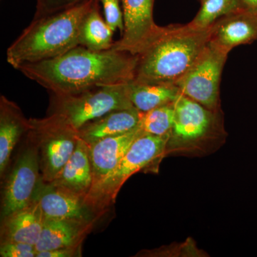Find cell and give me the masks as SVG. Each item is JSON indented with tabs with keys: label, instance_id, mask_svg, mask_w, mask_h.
Masks as SVG:
<instances>
[{
	"label": "cell",
	"instance_id": "25",
	"mask_svg": "<svg viewBox=\"0 0 257 257\" xmlns=\"http://www.w3.org/2000/svg\"><path fill=\"white\" fill-rule=\"evenodd\" d=\"M35 245L21 242H0L1 257H37Z\"/></svg>",
	"mask_w": 257,
	"mask_h": 257
},
{
	"label": "cell",
	"instance_id": "1",
	"mask_svg": "<svg viewBox=\"0 0 257 257\" xmlns=\"http://www.w3.org/2000/svg\"><path fill=\"white\" fill-rule=\"evenodd\" d=\"M137 63L138 56L124 51L77 46L55 58L23 64L18 70L52 94H73L130 82L135 78Z\"/></svg>",
	"mask_w": 257,
	"mask_h": 257
},
{
	"label": "cell",
	"instance_id": "24",
	"mask_svg": "<svg viewBox=\"0 0 257 257\" xmlns=\"http://www.w3.org/2000/svg\"><path fill=\"white\" fill-rule=\"evenodd\" d=\"M86 1L87 0H37L36 13L34 19L60 13Z\"/></svg>",
	"mask_w": 257,
	"mask_h": 257
},
{
	"label": "cell",
	"instance_id": "19",
	"mask_svg": "<svg viewBox=\"0 0 257 257\" xmlns=\"http://www.w3.org/2000/svg\"><path fill=\"white\" fill-rule=\"evenodd\" d=\"M127 90L132 104L142 113L175 102L180 94L175 84H150L135 80L127 83Z\"/></svg>",
	"mask_w": 257,
	"mask_h": 257
},
{
	"label": "cell",
	"instance_id": "27",
	"mask_svg": "<svg viewBox=\"0 0 257 257\" xmlns=\"http://www.w3.org/2000/svg\"><path fill=\"white\" fill-rule=\"evenodd\" d=\"M239 3L242 9L257 14V0H239Z\"/></svg>",
	"mask_w": 257,
	"mask_h": 257
},
{
	"label": "cell",
	"instance_id": "26",
	"mask_svg": "<svg viewBox=\"0 0 257 257\" xmlns=\"http://www.w3.org/2000/svg\"><path fill=\"white\" fill-rule=\"evenodd\" d=\"M82 256V245L39 251L37 257H80Z\"/></svg>",
	"mask_w": 257,
	"mask_h": 257
},
{
	"label": "cell",
	"instance_id": "22",
	"mask_svg": "<svg viewBox=\"0 0 257 257\" xmlns=\"http://www.w3.org/2000/svg\"><path fill=\"white\" fill-rule=\"evenodd\" d=\"M175 119L174 102L142 113L140 128L144 135L166 136L170 135Z\"/></svg>",
	"mask_w": 257,
	"mask_h": 257
},
{
	"label": "cell",
	"instance_id": "17",
	"mask_svg": "<svg viewBox=\"0 0 257 257\" xmlns=\"http://www.w3.org/2000/svg\"><path fill=\"white\" fill-rule=\"evenodd\" d=\"M142 112L135 107L111 111L92 120L78 130L79 136L88 145L102 139L130 133L140 126Z\"/></svg>",
	"mask_w": 257,
	"mask_h": 257
},
{
	"label": "cell",
	"instance_id": "11",
	"mask_svg": "<svg viewBox=\"0 0 257 257\" xmlns=\"http://www.w3.org/2000/svg\"><path fill=\"white\" fill-rule=\"evenodd\" d=\"M35 199L40 202L45 219L96 221L100 218L88 205L86 197L42 180Z\"/></svg>",
	"mask_w": 257,
	"mask_h": 257
},
{
	"label": "cell",
	"instance_id": "15",
	"mask_svg": "<svg viewBox=\"0 0 257 257\" xmlns=\"http://www.w3.org/2000/svg\"><path fill=\"white\" fill-rule=\"evenodd\" d=\"M96 221L74 219H45L37 252L82 245Z\"/></svg>",
	"mask_w": 257,
	"mask_h": 257
},
{
	"label": "cell",
	"instance_id": "3",
	"mask_svg": "<svg viewBox=\"0 0 257 257\" xmlns=\"http://www.w3.org/2000/svg\"><path fill=\"white\" fill-rule=\"evenodd\" d=\"M94 1L87 0L60 13L33 19L8 49V63L18 69L23 64L55 58L79 46L81 25Z\"/></svg>",
	"mask_w": 257,
	"mask_h": 257
},
{
	"label": "cell",
	"instance_id": "18",
	"mask_svg": "<svg viewBox=\"0 0 257 257\" xmlns=\"http://www.w3.org/2000/svg\"><path fill=\"white\" fill-rule=\"evenodd\" d=\"M50 183L87 197L93 184L92 169L89 146L82 139L60 173Z\"/></svg>",
	"mask_w": 257,
	"mask_h": 257
},
{
	"label": "cell",
	"instance_id": "7",
	"mask_svg": "<svg viewBox=\"0 0 257 257\" xmlns=\"http://www.w3.org/2000/svg\"><path fill=\"white\" fill-rule=\"evenodd\" d=\"M26 136L37 146L42 179L45 183L55 180L72 157L80 139L78 130L57 114L30 119Z\"/></svg>",
	"mask_w": 257,
	"mask_h": 257
},
{
	"label": "cell",
	"instance_id": "23",
	"mask_svg": "<svg viewBox=\"0 0 257 257\" xmlns=\"http://www.w3.org/2000/svg\"><path fill=\"white\" fill-rule=\"evenodd\" d=\"M102 5L104 20L113 31H124V18L121 0H98Z\"/></svg>",
	"mask_w": 257,
	"mask_h": 257
},
{
	"label": "cell",
	"instance_id": "5",
	"mask_svg": "<svg viewBox=\"0 0 257 257\" xmlns=\"http://www.w3.org/2000/svg\"><path fill=\"white\" fill-rule=\"evenodd\" d=\"M169 135H143L135 140L117 167L91 189L86 202L98 216L105 214L125 182L135 174L160 163L165 157Z\"/></svg>",
	"mask_w": 257,
	"mask_h": 257
},
{
	"label": "cell",
	"instance_id": "6",
	"mask_svg": "<svg viewBox=\"0 0 257 257\" xmlns=\"http://www.w3.org/2000/svg\"><path fill=\"white\" fill-rule=\"evenodd\" d=\"M127 83L100 86L77 94L50 93L48 114L60 115L79 130L83 125L111 111L133 108Z\"/></svg>",
	"mask_w": 257,
	"mask_h": 257
},
{
	"label": "cell",
	"instance_id": "4",
	"mask_svg": "<svg viewBox=\"0 0 257 257\" xmlns=\"http://www.w3.org/2000/svg\"><path fill=\"white\" fill-rule=\"evenodd\" d=\"M175 119L166 146L171 155H201L226 140L222 111H213L179 94L174 102Z\"/></svg>",
	"mask_w": 257,
	"mask_h": 257
},
{
	"label": "cell",
	"instance_id": "21",
	"mask_svg": "<svg viewBox=\"0 0 257 257\" xmlns=\"http://www.w3.org/2000/svg\"><path fill=\"white\" fill-rule=\"evenodd\" d=\"M200 9L189 24L194 28L202 30L211 28L219 19L242 9L239 0H200Z\"/></svg>",
	"mask_w": 257,
	"mask_h": 257
},
{
	"label": "cell",
	"instance_id": "9",
	"mask_svg": "<svg viewBox=\"0 0 257 257\" xmlns=\"http://www.w3.org/2000/svg\"><path fill=\"white\" fill-rule=\"evenodd\" d=\"M26 140L3 184L1 218L33 202L42 180L37 146L27 136Z\"/></svg>",
	"mask_w": 257,
	"mask_h": 257
},
{
	"label": "cell",
	"instance_id": "16",
	"mask_svg": "<svg viewBox=\"0 0 257 257\" xmlns=\"http://www.w3.org/2000/svg\"><path fill=\"white\" fill-rule=\"evenodd\" d=\"M30 128L27 119L18 104L6 96L0 97V175L8 170L12 155L20 140Z\"/></svg>",
	"mask_w": 257,
	"mask_h": 257
},
{
	"label": "cell",
	"instance_id": "20",
	"mask_svg": "<svg viewBox=\"0 0 257 257\" xmlns=\"http://www.w3.org/2000/svg\"><path fill=\"white\" fill-rule=\"evenodd\" d=\"M113 33L114 31L101 16L99 1L94 0L81 25L79 46L93 51L110 50L114 43Z\"/></svg>",
	"mask_w": 257,
	"mask_h": 257
},
{
	"label": "cell",
	"instance_id": "10",
	"mask_svg": "<svg viewBox=\"0 0 257 257\" xmlns=\"http://www.w3.org/2000/svg\"><path fill=\"white\" fill-rule=\"evenodd\" d=\"M124 31L111 49L138 55L156 37L161 27L154 21L155 0H121Z\"/></svg>",
	"mask_w": 257,
	"mask_h": 257
},
{
	"label": "cell",
	"instance_id": "14",
	"mask_svg": "<svg viewBox=\"0 0 257 257\" xmlns=\"http://www.w3.org/2000/svg\"><path fill=\"white\" fill-rule=\"evenodd\" d=\"M143 135L139 126L130 133L102 139L88 145L92 169V188L117 167L134 141Z\"/></svg>",
	"mask_w": 257,
	"mask_h": 257
},
{
	"label": "cell",
	"instance_id": "13",
	"mask_svg": "<svg viewBox=\"0 0 257 257\" xmlns=\"http://www.w3.org/2000/svg\"><path fill=\"white\" fill-rule=\"evenodd\" d=\"M0 242H21L35 245L41 236L45 215L37 199L27 207L1 218Z\"/></svg>",
	"mask_w": 257,
	"mask_h": 257
},
{
	"label": "cell",
	"instance_id": "2",
	"mask_svg": "<svg viewBox=\"0 0 257 257\" xmlns=\"http://www.w3.org/2000/svg\"><path fill=\"white\" fill-rule=\"evenodd\" d=\"M210 28L184 25L161 27L138 56L135 78L138 82L175 84L190 69L209 42Z\"/></svg>",
	"mask_w": 257,
	"mask_h": 257
},
{
	"label": "cell",
	"instance_id": "12",
	"mask_svg": "<svg viewBox=\"0 0 257 257\" xmlns=\"http://www.w3.org/2000/svg\"><path fill=\"white\" fill-rule=\"evenodd\" d=\"M257 40V14L240 9L216 21L210 28L209 42L229 53L239 45Z\"/></svg>",
	"mask_w": 257,
	"mask_h": 257
},
{
	"label": "cell",
	"instance_id": "8",
	"mask_svg": "<svg viewBox=\"0 0 257 257\" xmlns=\"http://www.w3.org/2000/svg\"><path fill=\"white\" fill-rule=\"evenodd\" d=\"M229 53L209 42L190 69L175 83L181 94L213 111H221L220 84Z\"/></svg>",
	"mask_w": 257,
	"mask_h": 257
}]
</instances>
